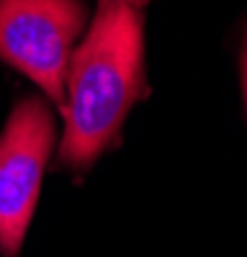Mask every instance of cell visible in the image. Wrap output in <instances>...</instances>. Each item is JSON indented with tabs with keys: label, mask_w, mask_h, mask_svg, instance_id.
<instances>
[{
	"label": "cell",
	"mask_w": 247,
	"mask_h": 257,
	"mask_svg": "<svg viewBox=\"0 0 247 257\" xmlns=\"http://www.w3.org/2000/svg\"><path fill=\"white\" fill-rule=\"evenodd\" d=\"M144 95L142 13L124 0H98L90 29L67 64L59 162L88 170L118 139L132 105Z\"/></svg>",
	"instance_id": "1"
},
{
	"label": "cell",
	"mask_w": 247,
	"mask_h": 257,
	"mask_svg": "<svg viewBox=\"0 0 247 257\" xmlns=\"http://www.w3.org/2000/svg\"><path fill=\"white\" fill-rule=\"evenodd\" d=\"M85 21L80 0H0V59L34 80L59 111L67 64Z\"/></svg>",
	"instance_id": "2"
},
{
	"label": "cell",
	"mask_w": 247,
	"mask_h": 257,
	"mask_svg": "<svg viewBox=\"0 0 247 257\" xmlns=\"http://www.w3.org/2000/svg\"><path fill=\"white\" fill-rule=\"evenodd\" d=\"M54 116L44 98H24L0 132V254L18 257L54 149Z\"/></svg>",
	"instance_id": "3"
},
{
	"label": "cell",
	"mask_w": 247,
	"mask_h": 257,
	"mask_svg": "<svg viewBox=\"0 0 247 257\" xmlns=\"http://www.w3.org/2000/svg\"><path fill=\"white\" fill-rule=\"evenodd\" d=\"M242 88H244V103H247V39L242 49Z\"/></svg>",
	"instance_id": "4"
},
{
	"label": "cell",
	"mask_w": 247,
	"mask_h": 257,
	"mask_svg": "<svg viewBox=\"0 0 247 257\" xmlns=\"http://www.w3.org/2000/svg\"><path fill=\"white\" fill-rule=\"evenodd\" d=\"M124 3H129V6H134V8H144L150 0H124Z\"/></svg>",
	"instance_id": "5"
}]
</instances>
